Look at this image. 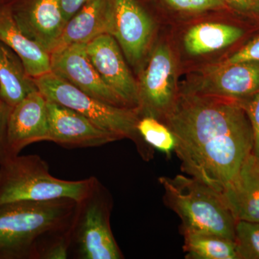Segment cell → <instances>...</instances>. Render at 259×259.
<instances>
[{"label": "cell", "mask_w": 259, "mask_h": 259, "mask_svg": "<svg viewBox=\"0 0 259 259\" xmlns=\"http://www.w3.org/2000/svg\"><path fill=\"white\" fill-rule=\"evenodd\" d=\"M179 91L243 101L259 92V61L209 65L188 76Z\"/></svg>", "instance_id": "8"}, {"label": "cell", "mask_w": 259, "mask_h": 259, "mask_svg": "<svg viewBox=\"0 0 259 259\" xmlns=\"http://www.w3.org/2000/svg\"><path fill=\"white\" fill-rule=\"evenodd\" d=\"M168 6L178 11L201 13L209 10L228 8L223 0H163Z\"/></svg>", "instance_id": "23"}, {"label": "cell", "mask_w": 259, "mask_h": 259, "mask_svg": "<svg viewBox=\"0 0 259 259\" xmlns=\"http://www.w3.org/2000/svg\"><path fill=\"white\" fill-rule=\"evenodd\" d=\"M111 29L110 0H91L66 23L54 49L88 44L103 34L111 35Z\"/></svg>", "instance_id": "16"}, {"label": "cell", "mask_w": 259, "mask_h": 259, "mask_svg": "<svg viewBox=\"0 0 259 259\" xmlns=\"http://www.w3.org/2000/svg\"><path fill=\"white\" fill-rule=\"evenodd\" d=\"M246 61H259V35L254 37L233 55L221 61V64H230Z\"/></svg>", "instance_id": "25"}, {"label": "cell", "mask_w": 259, "mask_h": 259, "mask_svg": "<svg viewBox=\"0 0 259 259\" xmlns=\"http://www.w3.org/2000/svg\"><path fill=\"white\" fill-rule=\"evenodd\" d=\"M221 194L236 221L259 223V159L253 153Z\"/></svg>", "instance_id": "15"}, {"label": "cell", "mask_w": 259, "mask_h": 259, "mask_svg": "<svg viewBox=\"0 0 259 259\" xmlns=\"http://www.w3.org/2000/svg\"><path fill=\"white\" fill-rule=\"evenodd\" d=\"M244 33L243 29L228 24L199 23L186 32L184 47L189 55H204L233 45L243 37Z\"/></svg>", "instance_id": "19"}, {"label": "cell", "mask_w": 259, "mask_h": 259, "mask_svg": "<svg viewBox=\"0 0 259 259\" xmlns=\"http://www.w3.org/2000/svg\"><path fill=\"white\" fill-rule=\"evenodd\" d=\"M33 81L47 100L72 109L120 140H131L144 159L151 158L153 148L145 142L138 131L141 116L137 108L116 107L100 101L51 71L34 78Z\"/></svg>", "instance_id": "5"}, {"label": "cell", "mask_w": 259, "mask_h": 259, "mask_svg": "<svg viewBox=\"0 0 259 259\" xmlns=\"http://www.w3.org/2000/svg\"><path fill=\"white\" fill-rule=\"evenodd\" d=\"M0 41L20 56L32 79L51 72L50 54L24 35L7 0H0Z\"/></svg>", "instance_id": "17"}, {"label": "cell", "mask_w": 259, "mask_h": 259, "mask_svg": "<svg viewBox=\"0 0 259 259\" xmlns=\"http://www.w3.org/2000/svg\"><path fill=\"white\" fill-rule=\"evenodd\" d=\"M24 35L49 54L55 49L65 21L60 0H7Z\"/></svg>", "instance_id": "12"}, {"label": "cell", "mask_w": 259, "mask_h": 259, "mask_svg": "<svg viewBox=\"0 0 259 259\" xmlns=\"http://www.w3.org/2000/svg\"><path fill=\"white\" fill-rule=\"evenodd\" d=\"M162 121L175 135L182 171L221 194L253 153L251 125L236 101L179 91Z\"/></svg>", "instance_id": "1"}, {"label": "cell", "mask_w": 259, "mask_h": 259, "mask_svg": "<svg viewBox=\"0 0 259 259\" xmlns=\"http://www.w3.org/2000/svg\"><path fill=\"white\" fill-rule=\"evenodd\" d=\"M140 136L152 148L169 156L175 151L176 139L169 127L161 120L150 117L142 116L137 124Z\"/></svg>", "instance_id": "21"}, {"label": "cell", "mask_w": 259, "mask_h": 259, "mask_svg": "<svg viewBox=\"0 0 259 259\" xmlns=\"http://www.w3.org/2000/svg\"><path fill=\"white\" fill-rule=\"evenodd\" d=\"M36 90L20 56L0 41V98L13 107Z\"/></svg>", "instance_id": "18"}, {"label": "cell", "mask_w": 259, "mask_h": 259, "mask_svg": "<svg viewBox=\"0 0 259 259\" xmlns=\"http://www.w3.org/2000/svg\"><path fill=\"white\" fill-rule=\"evenodd\" d=\"M137 81L140 116L163 120L179 94L176 59L168 44L159 42L153 47Z\"/></svg>", "instance_id": "7"}, {"label": "cell", "mask_w": 259, "mask_h": 259, "mask_svg": "<svg viewBox=\"0 0 259 259\" xmlns=\"http://www.w3.org/2000/svg\"><path fill=\"white\" fill-rule=\"evenodd\" d=\"M111 35L136 74L144 67L153 48L156 23L140 0H110Z\"/></svg>", "instance_id": "9"}, {"label": "cell", "mask_w": 259, "mask_h": 259, "mask_svg": "<svg viewBox=\"0 0 259 259\" xmlns=\"http://www.w3.org/2000/svg\"><path fill=\"white\" fill-rule=\"evenodd\" d=\"M40 141H49L47 100L36 90L12 108L7 131L10 157Z\"/></svg>", "instance_id": "14"}, {"label": "cell", "mask_w": 259, "mask_h": 259, "mask_svg": "<svg viewBox=\"0 0 259 259\" xmlns=\"http://www.w3.org/2000/svg\"><path fill=\"white\" fill-rule=\"evenodd\" d=\"M77 202L61 198L0 205V259H39L51 240L72 228Z\"/></svg>", "instance_id": "2"}, {"label": "cell", "mask_w": 259, "mask_h": 259, "mask_svg": "<svg viewBox=\"0 0 259 259\" xmlns=\"http://www.w3.org/2000/svg\"><path fill=\"white\" fill-rule=\"evenodd\" d=\"M111 194L98 179L89 193L77 202L71 251L79 259H122L110 226Z\"/></svg>", "instance_id": "6"}, {"label": "cell", "mask_w": 259, "mask_h": 259, "mask_svg": "<svg viewBox=\"0 0 259 259\" xmlns=\"http://www.w3.org/2000/svg\"><path fill=\"white\" fill-rule=\"evenodd\" d=\"M183 249L190 259H238L233 240L209 233L182 231Z\"/></svg>", "instance_id": "20"}, {"label": "cell", "mask_w": 259, "mask_h": 259, "mask_svg": "<svg viewBox=\"0 0 259 259\" xmlns=\"http://www.w3.org/2000/svg\"><path fill=\"white\" fill-rule=\"evenodd\" d=\"M96 179L60 180L49 173L47 162L38 155H18L0 164V205L61 198L79 202L89 193Z\"/></svg>", "instance_id": "4"}, {"label": "cell", "mask_w": 259, "mask_h": 259, "mask_svg": "<svg viewBox=\"0 0 259 259\" xmlns=\"http://www.w3.org/2000/svg\"><path fill=\"white\" fill-rule=\"evenodd\" d=\"M166 205L178 214L182 231L199 232L234 241L236 220L222 194L197 179L185 175L161 177Z\"/></svg>", "instance_id": "3"}, {"label": "cell", "mask_w": 259, "mask_h": 259, "mask_svg": "<svg viewBox=\"0 0 259 259\" xmlns=\"http://www.w3.org/2000/svg\"><path fill=\"white\" fill-rule=\"evenodd\" d=\"M238 103L244 110L250 121L253 135V153L259 159V92Z\"/></svg>", "instance_id": "24"}, {"label": "cell", "mask_w": 259, "mask_h": 259, "mask_svg": "<svg viewBox=\"0 0 259 259\" xmlns=\"http://www.w3.org/2000/svg\"><path fill=\"white\" fill-rule=\"evenodd\" d=\"M91 0H60L61 10L65 21H68Z\"/></svg>", "instance_id": "28"}, {"label": "cell", "mask_w": 259, "mask_h": 259, "mask_svg": "<svg viewBox=\"0 0 259 259\" xmlns=\"http://www.w3.org/2000/svg\"><path fill=\"white\" fill-rule=\"evenodd\" d=\"M12 108L0 98V164L10 158L7 142V131Z\"/></svg>", "instance_id": "26"}, {"label": "cell", "mask_w": 259, "mask_h": 259, "mask_svg": "<svg viewBox=\"0 0 259 259\" xmlns=\"http://www.w3.org/2000/svg\"><path fill=\"white\" fill-rule=\"evenodd\" d=\"M51 70L83 93L113 106L130 107L105 83L90 61L86 44H71L50 53ZM132 108V107H131Z\"/></svg>", "instance_id": "10"}, {"label": "cell", "mask_w": 259, "mask_h": 259, "mask_svg": "<svg viewBox=\"0 0 259 259\" xmlns=\"http://www.w3.org/2000/svg\"><path fill=\"white\" fill-rule=\"evenodd\" d=\"M87 52L105 83L132 108L139 107L137 79L133 75L118 42L103 34L86 44ZM139 110V109H138Z\"/></svg>", "instance_id": "11"}, {"label": "cell", "mask_w": 259, "mask_h": 259, "mask_svg": "<svg viewBox=\"0 0 259 259\" xmlns=\"http://www.w3.org/2000/svg\"><path fill=\"white\" fill-rule=\"evenodd\" d=\"M49 141L64 148L100 147L120 141L116 135L69 108L47 100Z\"/></svg>", "instance_id": "13"}, {"label": "cell", "mask_w": 259, "mask_h": 259, "mask_svg": "<svg viewBox=\"0 0 259 259\" xmlns=\"http://www.w3.org/2000/svg\"><path fill=\"white\" fill-rule=\"evenodd\" d=\"M234 242L238 259H259V223L236 221Z\"/></svg>", "instance_id": "22"}, {"label": "cell", "mask_w": 259, "mask_h": 259, "mask_svg": "<svg viewBox=\"0 0 259 259\" xmlns=\"http://www.w3.org/2000/svg\"><path fill=\"white\" fill-rule=\"evenodd\" d=\"M228 8L241 14L259 18V0H223Z\"/></svg>", "instance_id": "27"}]
</instances>
